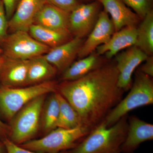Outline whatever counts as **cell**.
I'll return each mask as SVG.
<instances>
[{
    "label": "cell",
    "instance_id": "obj_37",
    "mask_svg": "<svg viewBox=\"0 0 153 153\" xmlns=\"http://www.w3.org/2000/svg\"></svg>",
    "mask_w": 153,
    "mask_h": 153
},
{
    "label": "cell",
    "instance_id": "obj_8",
    "mask_svg": "<svg viewBox=\"0 0 153 153\" xmlns=\"http://www.w3.org/2000/svg\"><path fill=\"white\" fill-rule=\"evenodd\" d=\"M100 5L96 1L80 4L71 11L69 14L68 29L72 36L82 39L88 36L98 19Z\"/></svg>",
    "mask_w": 153,
    "mask_h": 153
},
{
    "label": "cell",
    "instance_id": "obj_19",
    "mask_svg": "<svg viewBox=\"0 0 153 153\" xmlns=\"http://www.w3.org/2000/svg\"><path fill=\"white\" fill-rule=\"evenodd\" d=\"M100 56L94 52L80 58L63 71L61 79L64 81H71L85 76L104 64Z\"/></svg>",
    "mask_w": 153,
    "mask_h": 153
},
{
    "label": "cell",
    "instance_id": "obj_18",
    "mask_svg": "<svg viewBox=\"0 0 153 153\" xmlns=\"http://www.w3.org/2000/svg\"><path fill=\"white\" fill-rule=\"evenodd\" d=\"M30 36L39 43L49 48L66 43L73 38L68 30H55L33 24L29 29Z\"/></svg>",
    "mask_w": 153,
    "mask_h": 153
},
{
    "label": "cell",
    "instance_id": "obj_14",
    "mask_svg": "<svg viewBox=\"0 0 153 153\" xmlns=\"http://www.w3.org/2000/svg\"><path fill=\"white\" fill-rule=\"evenodd\" d=\"M110 15L115 32L125 27H137L141 19L122 0H97Z\"/></svg>",
    "mask_w": 153,
    "mask_h": 153
},
{
    "label": "cell",
    "instance_id": "obj_30",
    "mask_svg": "<svg viewBox=\"0 0 153 153\" xmlns=\"http://www.w3.org/2000/svg\"><path fill=\"white\" fill-rule=\"evenodd\" d=\"M10 128L0 119V131L3 133H6L10 132Z\"/></svg>",
    "mask_w": 153,
    "mask_h": 153
},
{
    "label": "cell",
    "instance_id": "obj_6",
    "mask_svg": "<svg viewBox=\"0 0 153 153\" xmlns=\"http://www.w3.org/2000/svg\"><path fill=\"white\" fill-rule=\"evenodd\" d=\"M45 95L29 102L11 120L10 140L15 143L22 144L29 141L38 132Z\"/></svg>",
    "mask_w": 153,
    "mask_h": 153
},
{
    "label": "cell",
    "instance_id": "obj_9",
    "mask_svg": "<svg viewBox=\"0 0 153 153\" xmlns=\"http://www.w3.org/2000/svg\"><path fill=\"white\" fill-rule=\"evenodd\" d=\"M115 56L116 65L119 72L118 86L124 91H127L131 87L134 71L149 56L136 46H133Z\"/></svg>",
    "mask_w": 153,
    "mask_h": 153
},
{
    "label": "cell",
    "instance_id": "obj_31",
    "mask_svg": "<svg viewBox=\"0 0 153 153\" xmlns=\"http://www.w3.org/2000/svg\"><path fill=\"white\" fill-rule=\"evenodd\" d=\"M4 149H5L4 143H0V153H4Z\"/></svg>",
    "mask_w": 153,
    "mask_h": 153
},
{
    "label": "cell",
    "instance_id": "obj_12",
    "mask_svg": "<svg viewBox=\"0 0 153 153\" xmlns=\"http://www.w3.org/2000/svg\"><path fill=\"white\" fill-rule=\"evenodd\" d=\"M128 127L121 152L133 153L140 145L153 139V125L135 116L128 119Z\"/></svg>",
    "mask_w": 153,
    "mask_h": 153
},
{
    "label": "cell",
    "instance_id": "obj_24",
    "mask_svg": "<svg viewBox=\"0 0 153 153\" xmlns=\"http://www.w3.org/2000/svg\"><path fill=\"white\" fill-rule=\"evenodd\" d=\"M125 4L142 20L152 10V0H122Z\"/></svg>",
    "mask_w": 153,
    "mask_h": 153
},
{
    "label": "cell",
    "instance_id": "obj_10",
    "mask_svg": "<svg viewBox=\"0 0 153 153\" xmlns=\"http://www.w3.org/2000/svg\"><path fill=\"white\" fill-rule=\"evenodd\" d=\"M115 32L114 27L108 14L100 11L95 26L83 41L77 56L79 59L93 53L97 47L106 43Z\"/></svg>",
    "mask_w": 153,
    "mask_h": 153
},
{
    "label": "cell",
    "instance_id": "obj_2",
    "mask_svg": "<svg viewBox=\"0 0 153 153\" xmlns=\"http://www.w3.org/2000/svg\"><path fill=\"white\" fill-rule=\"evenodd\" d=\"M128 127L127 115L110 126H106L102 122L71 153H121Z\"/></svg>",
    "mask_w": 153,
    "mask_h": 153
},
{
    "label": "cell",
    "instance_id": "obj_17",
    "mask_svg": "<svg viewBox=\"0 0 153 153\" xmlns=\"http://www.w3.org/2000/svg\"><path fill=\"white\" fill-rule=\"evenodd\" d=\"M69 14L47 2L38 12L34 24L53 30H68Z\"/></svg>",
    "mask_w": 153,
    "mask_h": 153
},
{
    "label": "cell",
    "instance_id": "obj_26",
    "mask_svg": "<svg viewBox=\"0 0 153 153\" xmlns=\"http://www.w3.org/2000/svg\"><path fill=\"white\" fill-rule=\"evenodd\" d=\"M8 21L2 2L0 3V44H1L8 36Z\"/></svg>",
    "mask_w": 153,
    "mask_h": 153
},
{
    "label": "cell",
    "instance_id": "obj_23",
    "mask_svg": "<svg viewBox=\"0 0 153 153\" xmlns=\"http://www.w3.org/2000/svg\"><path fill=\"white\" fill-rule=\"evenodd\" d=\"M59 110V104L55 92L49 97L46 102H44L41 114L42 128L46 133L56 128Z\"/></svg>",
    "mask_w": 153,
    "mask_h": 153
},
{
    "label": "cell",
    "instance_id": "obj_20",
    "mask_svg": "<svg viewBox=\"0 0 153 153\" xmlns=\"http://www.w3.org/2000/svg\"><path fill=\"white\" fill-rule=\"evenodd\" d=\"M57 69L44 55L30 60L26 85H33L49 81L57 72Z\"/></svg>",
    "mask_w": 153,
    "mask_h": 153
},
{
    "label": "cell",
    "instance_id": "obj_15",
    "mask_svg": "<svg viewBox=\"0 0 153 153\" xmlns=\"http://www.w3.org/2000/svg\"><path fill=\"white\" fill-rule=\"evenodd\" d=\"M30 60L9 59L4 60L0 67L1 85L11 88L26 85Z\"/></svg>",
    "mask_w": 153,
    "mask_h": 153
},
{
    "label": "cell",
    "instance_id": "obj_32",
    "mask_svg": "<svg viewBox=\"0 0 153 153\" xmlns=\"http://www.w3.org/2000/svg\"><path fill=\"white\" fill-rule=\"evenodd\" d=\"M4 60V57H1L0 56V67L1 66Z\"/></svg>",
    "mask_w": 153,
    "mask_h": 153
},
{
    "label": "cell",
    "instance_id": "obj_13",
    "mask_svg": "<svg viewBox=\"0 0 153 153\" xmlns=\"http://www.w3.org/2000/svg\"><path fill=\"white\" fill-rule=\"evenodd\" d=\"M84 40L74 37L59 46L51 48L44 57L58 71H64L73 63Z\"/></svg>",
    "mask_w": 153,
    "mask_h": 153
},
{
    "label": "cell",
    "instance_id": "obj_35",
    "mask_svg": "<svg viewBox=\"0 0 153 153\" xmlns=\"http://www.w3.org/2000/svg\"><path fill=\"white\" fill-rule=\"evenodd\" d=\"M85 1H91V0H85Z\"/></svg>",
    "mask_w": 153,
    "mask_h": 153
},
{
    "label": "cell",
    "instance_id": "obj_4",
    "mask_svg": "<svg viewBox=\"0 0 153 153\" xmlns=\"http://www.w3.org/2000/svg\"><path fill=\"white\" fill-rule=\"evenodd\" d=\"M57 86L49 81L25 87L0 86V113L8 120H12L25 105L40 96L55 92Z\"/></svg>",
    "mask_w": 153,
    "mask_h": 153
},
{
    "label": "cell",
    "instance_id": "obj_11",
    "mask_svg": "<svg viewBox=\"0 0 153 153\" xmlns=\"http://www.w3.org/2000/svg\"><path fill=\"white\" fill-rule=\"evenodd\" d=\"M47 2L46 0H20L13 15L9 20V30L12 33L19 30L28 32L38 12Z\"/></svg>",
    "mask_w": 153,
    "mask_h": 153
},
{
    "label": "cell",
    "instance_id": "obj_25",
    "mask_svg": "<svg viewBox=\"0 0 153 153\" xmlns=\"http://www.w3.org/2000/svg\"><path fill=\"white\" fill-rule=\"evenodd\" d=\"M47 3L70 13L81 4L79 0H46Z\"/></svg>",
    "mask_w": 153,
    "mask_h": 153
},
{
    "label": "cell",
    "instance_id": "obj_21",
    "mask_svg": "<svg viewBox=\"0 0 153 153\" xmlns=\"http://www.w3.org/2000/svg\"><path fill=\"white\" fill-rule=\"evenodd\" d=\"M137 27L136 42L135 46L148 56L153 54V11H150Z\"/></svg>",
    "mask_w": 153,
    "mask_h": 153
},
{
    "label": "cell",
    "instance_id": "obj_27",
    "mask_svg": "<svg viewBox=\"0 0 153 153\" xmlns=\"http://www.w3.org/2000/svg\"><path fill=\"white\" fill-rule=\"evenodd\" d=\"M4 145L7 153H42L30 150L22 147L21 146H19L10 140L7 139L4 140ZM58 153H64L61 152Z\"/></svg>",
    "mask_w": 153,
    "mask_h": 153
},
{
    "label": "cell",
    "instance_id": "obj_7",
    "mask_svg": "<svg viewBox=\"0 0 153 153\" xmlns=\"http://www.w3.org/2000/svg\"><path fill=\"white\" fill-rule=\"evenodd\" d=\"M1 44L4 57L14 60H30L45 55L50 49L35 40L28 32L22 30L8 35Z\"/></svg>",
    "mask_w": 153,
    "mask_h": 153
},
{
    "label": "cell",
    "instance_id": "obj_16",
    "mask_svg": "<svg viewBox=\"0 0 153 153\" xmlns=\"http://www.w3.org/2000/svg\"><path fill=\"white\" fill-rule=\"evenodd\" d=\"M137 36V27H125L115 32L106 43L97 47V53L105 55L110 60L124 49L135 46Z\"/></svg>",
    "mask_w": 153,
    "mask_h": 153
},
{
    "label": "cell",
    "instance_id": "obj_1",
    "mask_svg": "<svg viewBox=\"0 0 153 153\" xmlns=\"http://www.w3.org/2000/svg\"><path fill=\"white\" fill-rule=\"evenodd\" d=\"M115 63H104L79 79L63 81L58 92L79 115L81 126L92 130L121 100Z\"/></svg>",
    "mask_w": 153,
    "mask_h": 153
},
{
    "label": "cell",
    "instance_id": "obj_29",
    "mask_svg": "<svg viewBox=\"0 0 153 153\" xmlns=\"http://www.w3.org/2000/svg\"><path fill=\"white\" fill-rule=\"evenodd\" d=\"M145 63L140 68V71L152 78L153 76V57L149 56L144 61Z\"/></svg>",
    "mask_w": 153,
    "mask_h": 153
},
{
    "label": "cell",
    "instance_id": "obj_5",
    "mask_svg": "<svg viewBox=\"0 0 153 153\" xmlns=\"http://www.w3.org/2000/svg\"><path fill=\"white\" fill-rule=\"evenodd\" d=\"M91 130L80 126L76 128H57L39 139L30 140L21 145L22 147L37 152L58 153L75 147Z\"/></svg>",
    "mask_w": 153,
    "mask_h": 153
},
{
    "label": "cell",
    "instance_id": "obj_34",
    "mask_svg": "<svg viewBox=\"0 0 153 153\" xmlns=\"http://www.w3.org/2000/svg\"><path fill=\"white\" fill-rule=\"evenodd\" d=\"M3 133L1 131H0V137H1V136L2 134Z\"/></svg>",
    "mask_w": 153,
    "mask_h": 153
},
{
    "label": "cell",
    "instance_id": "obj_33",
    "mask_svg": "<svg viewBox=\"0 0 153 153\" xmlns=\"http://www.w3.org/2000/svg\"><path fill=\"white\" fill-rule=\"evenodd\" d=\"M3 49H1V48H0V54H1V53H3Z\"/></svg>",
    "mask_w": 153,
    "mask_h": 153
},
{
    "label": "cell",
    "instance_id": "obj_28",
    "mask_svg": "<svg viewBox=\"0 0 153 153\" xmlns=\"http://www.w3.org/2000/svg\"><path fill=\"white\" fill-rule=\"evenodd\" d=\"M2 2L8 20L10 19L13 15L17 5L18 0H1Z\"/></svg>",
    "mask_w": 153,
    "mask_h": 153
},
{
    "label": "cell",
    "instance_id": "obj_3",
    "mask_svg": "<svg viewBox=\"0 0 153 153\" xmlns=\"http://www.w3.org/2000/svg\"><path fill=\"white\" fill-rule=\"evenodd\" d=\"M153 103L152 78L139 71L128 94L111 110L102 122L106 126H110L133 110Z\"/></svg>",
    "mask_w": 153,
    "mask_h": 153
},
{
    "label": "cell",
    "instance_id": "obj_22",
    "mask_svg": "<svg viewBox=\"0 0 153 153\" xmlns=\"http://www.w3.org/2000/svg\"><path fill=\"white\" fill-rule=\"evenodd\" d=\"M56 94L59 108L56 128L72 129L82 126L79 115L76 110L59 92Z\"/></svg>",
    "mask_w": 153,
    "mask_h": 153
},
{
    "label": "cell",
    "instance_id": "obj_36",
    "mask_svg": "<svg viewBox=\"0 0 153 153\" xmlns=\"http://www.w3.org/2000/svg\"><path fill=\"white\" fill-rule=\"evenodd\" d=\"M1 0H0V3H1Z\"/></svg>",
    "mask_w": 153,
    "mask_h": 153
}]
</instances>
